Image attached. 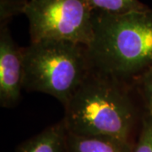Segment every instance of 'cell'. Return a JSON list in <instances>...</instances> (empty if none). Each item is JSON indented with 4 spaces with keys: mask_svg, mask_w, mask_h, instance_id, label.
I'll use <instances>...</instances> for the list:
<instances>
[{
    "mask_svg": "<svg viewBox=\"0 0 152 152\" xmlns=\"http://www.w3.org/2000/svg\"><path fill=\"white\" fill-rule=\"evenodd\" d=\"M128 82L92 69L64 106L71 134L131 141L137 109Z\"/></svg>",
    "mask_w": 152,
    "mask_h": 152,
    "instance_id": "cell-1",
    "label": "cell"
},
{
    "mask_svg": "<svg viewBox=\"0 0 152 152\" xmlns=\"http://www.w3.org/2000/svg\"><path fill=\"white\" fill-rule=\"evenodd\" d=\"M87 46L93 69L128 82L152 67V9L125 15L94 12Z\"/></svg>",
    "mask_w": 152,
    "mask_h": 152,
    "instance_id": "cell-2",
    "label": "cell"
},
{
    "mask_svg": "<svg viewBox=\"0 0 152 152\" xmlns=\"http://www.w3.org/2000/svg\"><path fill=\"white\" fill-rule=\"evenodd\" d=\"M23 89L53 96L64 106L92 71L87 47L43 39L23 48Z\"/></svg>",
    "mask_w": 152,
    "mask_h": 152,
    "instance_id": "cell-3",
    "label": "cell"
},
{
    "mask_svg": "<svg viewBox=\"0 0 152 152\" xmlns=\"http://www.w3.org/2000/svg\"><path fill=\"white\" fill-rule=\"evenodd\" d=\"M31 42L43 39L89 46L94 35V11L85 0H28L22 10Z\"/></svg>",
    "mask_w": 152,
    "mask_h": 152,
    "instance_id": "cell-4",
    "label": "cell"
},
{
    "mask_svg": "<svg viewBox=\"0 0 152 152\" xmlns=\"http://www.w3.org/2000/svg\"><path fill=\"white\" fill-rule=\"evenodd\" d=\"M23 48L11 36L8 23L0 27V104L10 108L20 101L23 89Z\"/></svg>",
    "mask_w": 152,
    "mask_h": 152,
    "instance_id": "cell-5",
    "label": "cell"
},
{
    "mask_svg": "<svg viewBox=\"0 0 152 152\" xmlns=\"http://www.w3.org/2000/svg\"><path fill=\"white\" fill-rule=\"evenodd\" d=\"M16 152H68V130L63 120L22 142Z\"/></svg>",
    "mask_w": 152,
    "mask_h": 152,
    "instance_id": "cell-6",
    "label": "cell"
},
{
    "mask_svg": "<svg viewBox=\"0 0 152 152\" xmlns=\"http://www.w3.org/2000/svg\"><path fill=\"white\" fill-rule=\"evenodd\" d=\"M134 144L131 141L75 135L68 132V152H133Z\"/></svg>",
    "mask_w": 152,
    "mask_h": 152,
    "instance_id": "cell-7",
    "label": "cell"
},
{
    "mask_svg": "<svg viewBox=\"0 0 152 152\" xmlns=\"http://www.w3.org/2000/svg\"><path fill=\"white\" fill-rule=\"evenodd\" d=\"M94 12L110 15H125L142 11L149 7L140 0H85Z\"/></svg>",
    "mask_w": 152,
    "mask_h": 152,
    "instance_id": "cell-8",
    "label": "cell"
},
{
    "mask_svg": "<svg viewBox=\"0 0 152 152\" xmlns=\"http://www.w3.org/2000/svg\"><path fill=\"white\" fill-rule=\"evenodd\" d=\"M133 152H152V115L147 112L142 116L140 130Z\"/></svg>",
    "mask_w": 152,
    "mask_h": 152,
    "instance_id": "cell-9",
    "label": "cell"
},
{
    "mask_svg": "<svg viewBox=\"0 0 152 152\" xmlns=\"http://www.w3.org/2000/svg\"><path fill=\"white\" fill-rule=\"evenodd\" d=\"M134 83L143 100L145 112L152 115V67L139 76Z\"/></svg>",
    "mask_w": 152,
    "mask_h": 152,
    "instance_id": "cell-10",
    "label": "cell"
},
{
    "mask_svg": "<svg viewBox=\"0 0 152 152\" xmlns=\"http://www.w3.org/2000/svg\"><path fill=\"white\" fill-rule=\"evenodd\" d=\"M28 0H0V5L12 13L18 15L22 13L24 5Z\"/></svg>",
    "mask_w": 152,
    "mask_h": 152,
    "instance_id": "cell-11",
    "label": "cell"
}]
</instances>
